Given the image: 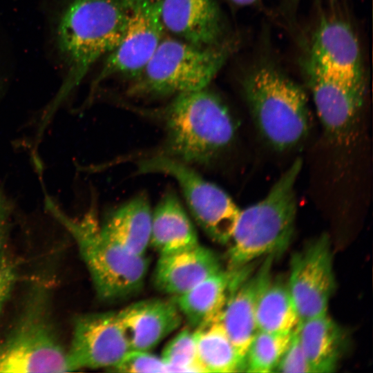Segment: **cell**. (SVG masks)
Here are the masks:
<instances>
[{"label": "cell", "mask_w": 373, "mask_h": 373, "mask_svg": "<svg viewBox=\"0 0 373 373\" xmlns=\"http://www.w3.org/2000/svg\"><path fill=\"white\" fill-rule=\"evenodd\" d=\"M48 207L74 238L101 300H122L141 290L149 266L145 255L133 254L105 236L92 211L73 220L52 203Z\"/></svg>", "instance_id": "cell-6"}, {"label": "cell", "mask_w": 373, "mask_h": 373, "mask_svg": "<svg viewBox=\"0 0 373 373\" xmlns=\"http://www.w3.org/2000/svg\"><path fill=\"white\" fill-rule=\"evenodd\" d=\"M10 215V204L0 191V251L7 231Z\"/></svg>", "instance_id": "cell-29"}, {"label": "cell", "mask_w": 373, "mask_h": 373, "mask_svg": "<svg viewBox=\"0 0 373 373\" xmlns=\"http://www.w3.org/2000/svg\"><path fill=\"white\" fill-rule=\"evenodd\" d=\"M193 330L201 372H245V358L230 340L220 320Z\"/></svg>", "instance_id": "cell-23"}, {"label": "cell", "mask_w": 373, "mask_h": 373, "mask_svg": "<svg viewBox=\"0 0 373 373\" xmlns=\"http://www.w3.org/2000/svg\"><path fill=\"white\" fill-rule=\"evenodd\" d=\"M67 351L74 371L108 370L118 363L130 348L117 312L86 314L77 318Z\"/></svg>", "instance_id": "cell-11"}, {"label": "cell", "mask_w": 373, "mask_h": 373, "mask_svg": "<svg viewBox=\"0 0 373 373\" xmlns=\"http://www.w3.org/2000/svg\"><path fill=\"white\" fill-rule=\"evenodd\" d=\"M139 173H162L178 184L199 226L214 242L228 244L240 209L220 187L203 178L190 165L157 154L137 162Z\"/></svg>", "instance_id": "cell-8"}, {"label": "cell", "mask_w": 373, "mask_h": 373, "mask_svg": "<svg viewBox=\"0 0 373 373\" xmlns=\"http://www.w3.org/2000/svg\"><path fill=\"white\" fill-rule=\"evenodd\" d=\"M298 336L314 373L336 370L345 347V333L327 313L299 322Z\"/></svg>", "instance_id": "cell-20"}, {"label": "cell", "mask_w": 373, "mask_h": 373, "mask_svg": "<svg viewBox=\"0 0 373 373\" xmlns=\"http://www.w3.org/2000/svg\"><path fill=\"white\" fill-rule=\"evenodd\" d=\"M274 258L267 256L254 274L247 266L240 269L219 318L230 340L244 358L257 332L255 320L257 298L262 285L271 276Z\"/></svg>", "instance_id": "cell-15"}, {"label": "cell", "mask_w": 373, "mask_h": 373, "mask_svg": "<svg viewBox=\"0 0 373 373\" xmlns=\"http://www.w3.org/2000/svg\"><path fill=\"white\" fill-rule=\"evenodd\" d=\"M255 320L259 331L288 334L296 328L300 318L287 283L267 278L257 298Z\"/></svg>", "instance_id": "cell-22"}, {"label": "cell", "mask_w": 373, "mask_h": 373, "mask_svg": "<svg viewBox=\"0 0 373 373\" xmlns=\"http://www.w3.org/2000/svg\"><path fill=\"white\" fill-rule=\"evenodd\" d=\"M162 0H129L124 34L106 56L93 87L113 77L133 80L143 70L164 38Z\"/></svg>", "instance_id": "cell-9"}, {"label": "cell", "mask_w": 373, "mask_h": 373, "mask_svg": "<svg viewBox=\"0 0 373 373\" xmlns=\"http://www.w3.org/2000/svg\"><path fill=\"white\" fill-rule=\"evenodd\" d=\"M231 3L238 6H246L251 5L257 0H229Z\"/></svg>", "instance_id": "cell-30"}, {"label": "cell", "mask_w": 373, "mask_h": 373, "mask_svg": "<svg viewBox=\"0 0 373 373\" xmlns=\"http://www.w3.org/2000/svg\"><path fill=\"white\" fill-rule=\"evenodd\" d=\"M287 284L300 321L327 313L336 286L327 234L320 235L292 256Z\"/></svg>", "instance_id": "cell-10"}, {"label": "cell", "mask_w": 373, "mask_h": 373, "mask_svg": "<svg viewBox=\"0 0 373 373\" xmlns=\"http://www.w3.org/2000/svg\"><path fill=\"white\" fill-rule=\"evenodd\" d=\"M123 373H163L167 369L160 357L148 351L130 350L115 365L107 370Z\"/></svg>", "instance_id": "cell-26"}, {"label": "cell", "mask_w": 373, "mask_h": 373, "mask_svg": "<svg viewBox=\"0 0 373 373\" xmlns=\"http://www.w3.org/2000/svg\"><path fill=\"white\" fill-rule=\"evenodd\" d=\"M128 14L129 0H69L66 3L58 20L56 37L67 75L46 113L45 122L93 65L118 45Z\"/></svg>", "instance_id": "cell-1"}, {"label": "cell", "mask_w": 373, "mask_h": 373, "mask_svg": "<svg viewBox=\"0 0 373 373\" xmlns=\"http://www.w3.org/2000/svg\"><path fill=\"white\" fill-rule=\"evenodd\" d=\"M242 89L255 125L269 146L284 151L297 145L309 128V109L305 90L269 62L251 69Z\"/></svg>", "instance_id": "cell-4"}, {"label": "cell", "mask_w": 373, "mask_h": 373, "mask_svg": "<svg viewBox=\"0 0 373 373\" xmlns=\"http://www.w3.org/2000/svg\"><path fill=\"white\" fill-rule=\"evenodd\" d=\"M275 372L283 373H314L299 341L296 328L292 331L290 340Z\"/></svg>", "instance_id": "cell-27"}, {"label": "cell", "mask_w": 373, "mask_h": 373, "mask_svg": "<svg viewBox=\"0 0 373 373\" xmlns=\"http://www.w3.org/2000/svg\"><path fill=\"white\" fill-rule=\"evenodd\" d=\"M308 86L329 137L342 142L351 133L363 104L365 84L325 75L306 65Z\"/></svg>", "instance_id": "cell-12"}, {"label": "cell", "mask_w": 373, "mask_h": 373, "mask_svg": "<svg viewBox=\"0 0 373 373\" xmlns=\"http://www.w3.org/2000/svg\"><path fill=\"white\" fill-rule=\"evenodd\" d=\"M198 244L195 227L178 195L173 191H166L152 210L149 246L160 256Z\"/></svg>", "instance_id": "cell-19"}, {"label": "cell", "mask_w": 373, "mask_h": 373, "mask_svg": "<svg viewBox=\"0 0 373 373\" xmlns=\"http://www.w3.org/2000/svg\"><path fill=\"white\" fill-rule=\"evenodd\" d=\"M17 279L14 262L3 251H0V315Z\"/></svg>", "instance_id": "cell-28"}, {"label": "cell", "mask_w": 373, "mask_h": 373, "mask_svg": "<svg viewBox=\"0 0 373 373\" xmlns=\"http://www.w3.org/2000/svg\"><path fill=\"white\" fill-rule=\"evenodd\" d=\"M306 65L330 76L365 84L360 46L346 21L323 19L311 42Z\"/></svg>", "instance_id": "cell-13"}, {"label": "cell", "mask_w": 373, "mask_h": 373, "mask_svg": "<svg viewBox=\"0 0 373 373\" xmlns=\"http://www.w3.org/2000/svg\"><path fill=\"white\" fill-rule=\"evenodd\" d=\"M160 358L167 372H201L194 330L189 327L180 331L166 345Z\"/></svg>", "instance_id": "cell-25"}, {"label": "cell", "mask_w": 373, "mask_h": 373, "mask_svg": "<svg viewBox=\"0 0 373 373\" xmlns=\"http://www.w3.org/2000/svg\"><path fill=\"white\" fill-rule=\"evenodd\" d=\"M161 20L174 37L196 46H216L227 38L216 0H162Z\"/></svg>", "instance_id": "cell-14"}, {"label": "cell", "mask_w": 373, "mask_h": 373, "mask_svg": "<svg viewBox=\"0 0 373 373\" xmlns=\"http://www.w3.org/2000/svg\"><path fill=\"white\" fill-rule=\"evenodd\" d=\"M296 159L260 201L241 210L229 242V269H238L262 256L276 257L294 235L297 202L295 184L302 168Z\"/></svg>", "instance_id": "cell-3"}, {"label": "cell", "mask_w": 373, "mask_h": 373, "mask_svg": "<svg viewBox=\"0 0 373 373\" xmlns=\"http://www.w3.org/2000/svg\"><path fill=\"white\" fill-rule=\"evenodd\" d=\"M238 47L235 37L199 47L164 37L153 55L127 89L135 97H160L207 88Z\"/></svg>", "instance_id": "cell-5"}, {"label": "cell", "mask_w": 373, "mask_h": 373, "mask_svg": "<svg viewBox=\"0 0 373 373\" xmlns=\"http://www.w3.org/2000/svg\"><path fill=\"white\" fill-rule=\"evenodd\" d=\"M291 332L278 334L257 330L245 356V372L252 373L275 372L289 343Z\"/></svg>", "instance_id": "cell-24"}, {"label": "cell", "mask_w": 373, "mask_h": 373, "mask_svg": "<svg viewBox=\"0 0 373 373\" xmlns=\"http://www.w3.org/2000/svg\"><path fill=\"white\" fill-rule=\"evenodd\" d=\"M159 113L165 131L160 154L188 165L212 163L235 139L229 109L207 87L175 95Z\"/></svg>", "instance_id": "cell-2"}, {"label": "cell", "mask_w": 373, "mask_h": 373, "mask_svg": "<svg viewBox=\"0 0 373 373\" xmlns=\"http://www.w3.org/2000/svg\"><path fill=\"white\" fill-rule=\"evenodd\" d=\"M117 314L130 350L149 352L179 328L183 320L173 298L139 300Z\"/></svg>", "instance_id": "cell-16"}, {"label": "cell", "mask_w": 373, "mask_h": 373, "mask_svg": "<svg viewBox=\"0 0 373 373\" xmlns=\"http://www.w3.org/2000/svg\"><path fill=\"white\" fill-rule=\"evenodd\" d=\"M151 214L147 196L140 193L111 211L100 229L129 251L144 256L150 244Z\"/></svg>", "instance_id": "cell-21"}, {"label": "cell", "mask_w": 373, "mask_h": 373, "mask_svg": "<svg viewBox=\"0 0 373 373\" xmlns=\"http://www.w3.org/2000/svg\"><path fill=\"white\" fill-rule=\"evenodd\" d=\"M240 269H222L189 291L174 296L182 317L196 329L220 318Z\"/></svg>", "instance_id": "cell-18"}, {"label": "cell", "mask_w": 373, "mask_h": 373, "mask_svg": "<svg viewBox=\"0 0 373 373\" xmlns=\"http://www.w3.org/2000/svg\"><path fill=\"white\" fill-rule=\"evenodd\" d=\"M47 307L41 294L29 300L15 327L0 342V372L74 371Z\"/></svg>", "instance_id": "cell-7"}, {"label": "cell", "mask_w": 373, "mask_h": 373, "mask_svg": "<svg viewBox=\"0 0 373 373\" xmlns=\"http://www.w3.org/2000/svg\"><path fill=\"white\" fill-rule=\"evenodd\" d=\"M221 269L218 255L198 244L186 250L160 255L153 281L158 291L176 296Z\"/></svg>", "instance_id": "cell-17"}]
</instances>
